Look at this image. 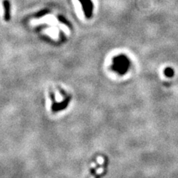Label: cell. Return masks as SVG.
<instances>
[{
    "instance_id": "6da1fadb",
    "label": "cell",
    "mask_w": 178,
    "mask_h": 178,
    "mask_svg": "<svg viewBox=\"0 0 178 178\" xmlns=\"http://www.w3.org/2000/svg\"><path fill=\"white\" fill-rule=\"evenodd\" d=\"M129 67L130 61L127 56H124V55H119L113 59L112 68L119 74L122 75L126 73Z\"/></svg>"
},
{
    "instance_id": "7a4b0ae2",
    "label": "cell",
    "mask_w": 178,
    "mask_h": 178,
    "mask_svg": "<svg viewBox=\"0 0 178 178\" xmlns=\"http://www.w3.org/2000/svg\"><path fill=\"white\" fill-rule=\"evenodd\" d=\"M82 3V7H84L85 16L87 17H90L92 13V4L89 0H80Z\"/></svg>"
},
{
    "instance_id": "3957f363",
    "label": "cell",
    "mask_w": 178,
    "mask_h": 178,
    "mask_svg": "<svg viewBox=\"0 0 178 178\" xmlns=\"http://www.w3.org/2000/svg\"><path fill=\"white\" fill-rule=\"evenodd\" d=\"M4 19L6 21H8L10 19V13H9V9H10V4L7 0L4 1Z\"/></svg>"
},
{
    "instance_id": "277c9868",
    "label": "cell",
    "mask_w": 178,
    "mask_h": 178,
    "mask_svg": "<svg viewBox=\"0 0 178 178\" xmlns=\"http://www.w3.org/2000/svg\"><path fill=\"white\" fill-rule=\"evenodd\" d=\"M165 74L167 75V76H172L173 75V73H174V72H173V70L172 69H171V68H168V69H166V70H165Z\"/></svg>"
}]
</instances>
